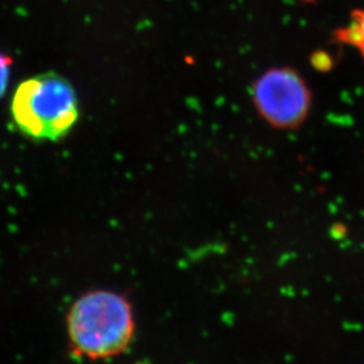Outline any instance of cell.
<instances>
[{
    "label": "cell",
    "mask_w": 364,
    "mask_h": 364,
    "mask_svg": "<svg viewBox=\"0 0 364 364\" xmlns=\"http://www.w3.org/2000/svg\"><path fill=\"white\" fill-rule=\"evenodd\" d=\"M67 330L71 350L77 356L115 358L128 349L135 336L133 306L114 291H90L71 306Z\"/></svg>",
    "instance_id": "obj_1"
},
{
    "label": "cell",
    "mask_w": 364,
    "mask_h": 364,
    "mask_svg": "<svg viewBox=\"0 0 364 364\" xmlns=\"http://www.w3.org/2000/svg\"><path fill=\"white\" fill-rule=\"evenodd\" d=\"M253 98L260 115L278 127L301 122L310 107L304 81L294 71L284 68L262 75L253 87Z\"/></svg>",
    "instance_id": "obj_3"
},
{
    "label": "cell",
    "mask_w": 364,
    "mask_h": 364,
    "mask_svg": "<svg viewBox=\"0 0 364 364\" xmlns=\"http://www.w3.org/2000/svg\"><path fill=\"white\" fill-rule=\"evenodd\" d=\"M18 130L36 141L67 136L80 117L77 94L67 78L46 73L18 85L11 102Z\"/></svg>",
    "instance_id": "obj_2"
},
{
    "label": "cell",
    "mask_w": 364,
    "mask_h": 364,
    "mask_svg": "<svg viewBox=\"0 0 364 364\" xmlns=\"http://www.w3.org/2000/svg\"><path fill=\"white\" fill-rule=\"evenodd\" d=\"M14 64L12 57L6 53H0V98L3 97L7 90L10 81L11 67Z\"/></svg>",
    "instance_id": "obj_5"
},
{
    "label": "cell",
    "mask_w": 364,
    "mask_h": 364,
    "mask_svg": "<svg viewBox=\"0 0 364 364\" xmlns=\"http://www.w3.org/2000/svg\"><path fill=\"white\" fill-rule=\"evenodd\" d=\"M340 39L354 46L364 57V10L355 11L347 26L341 30Z\"/></svg>",
    "instance_id": "obj_4"
}]
</instances>
